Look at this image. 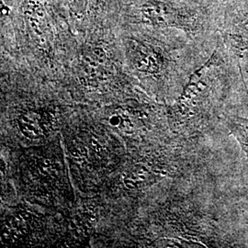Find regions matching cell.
Here are the masks:
<instances>
[{"instance_id": "cell-2", "label": "cell", "mask_w": 248, "mask_h": 248, "mask_svg": "<svg viewBox=\"0 0 248 248\" xmlns=\"http://www.w3.org/2000/svg\"><path fill=\"white\" fill-rule=\"evenodd\" d=\"M21 16L27 33L37 45L51 47L54 37L53 23L43 0H22Z\"/></svg>"}, {"instance_id": "cell-6", "label": "cell", "mask_w": 248, "mask_h": 248, "mask_svg": "<svg viewBox=\"0 0 248 248\" xmlns=\"http://www.w3.org/2000/svg\"><path fill=\"white\" fill-rule=\"evenodd\" d=\"M72 19L81 24L92 12V0H62Z\"/></svg>"}, {"instance_id": "cell-4", "label": "cell", "mask_w": 248, "mask_h": 248, "mask_svg": "<svg viewBox=\"0 0 248 248\" xmlns=\"http://www.w3.org/2000/svg\"><path fill=\"white\" fill-rule=\"evenodd\" d=\"M108 61L107 50L99 44H90L82 50L81 66L89 79L100 78L106 72Z\"/></svg>"}, {"instance_id": "cell-5", "label": "cell", "mask_w": 248, "mask_h": 248, "mask_svg": "<svg viewBox=\"0 0 248 248\" xmlns=\"http://www.w3.org/2000/svg\"><path fill=\"white\" fill-rule=\"evenodd\" d=\"M45 116L41 111H26L18 117L19 131L29 139L40 138L45 133Z\"/></svg>"}, {"instance_id": "cell-1", "label": "cell", "mask_w": 248, "mask_h": 248, "mask_svg": "<svg viewBox=\"0 0 248 248\" xmlns=\"http://www.w3.org/2000/svg\"><path fill=\"white\" fill-rule=\"evenodd\" d=\"M124 13L129 23L133 24L185 30L196 24L191 12L172 0H131L125 4Z\"/></svg>"}, {"instance_id": "cell-3", "label": "cell", "mask_w": 248, "mask_h": 248, "mask_svg": "<svg viewBox=\"0 0 248 248\" xmlns=\"http://www.w3.org/2000/svg\"><path fill=\"white\" fill-rule=\"evenodd\" d=\"M127 55L133 68L143 76H157L165 64L159 49L142 38L129 37L126 40Z\"/></svg>"}, {"instance_id": "cell-8", "label": "cell", "mask_w": 248, "mask_h": 248, "mask_svg": "<svg viewBox=\"0 0 248 248\" xmlns=\"http://www.w3.org/2000/svg\"><path fill=\"white\" fill-rule=\"evenodd\" d=\"M149 172L143 166H137L129 170L124 176V184L129 189H134L142 186L148 179Z\"/></svg>"}, {"instance_id": "cell-9", "label": "cell", "mask_w": 248, "mask_h": 248, "mask_svg": "<svg viewBox=\"0 0 248 248\" xmlns=\"http://www.w3.org/2000/svg\"><path fill=\"white\" fill-rule=\"evenodd\" d=\"M236 33L233 34L234 40L239 44V47H248V17L237 26Z\"/></svg>"}, {"instance_id": "cell-7", "label": "cell", "mask_w": 248, "mask_h": 248, "mask_svg": "<svg viewBox=\"0 0 248 248\" xmlns=\"http://www.w3.org/2000/svg\"><path fill=\"white\" fill-rule=\"evenodd\" d=\"M228 125L231 133L238 140L248 157V119L236 116L230 117L228 118Z\"/></svg>"}]
</instances>
